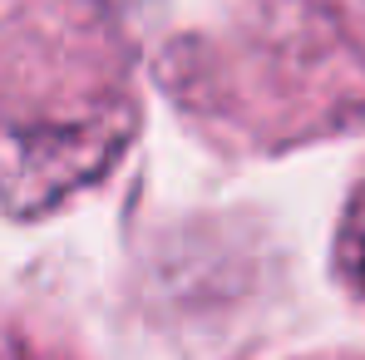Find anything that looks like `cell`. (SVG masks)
I'll return each instance as SVG.
<instances>
[{
	"instance_id": "6da1fadb",
	"label": "cell",
	"mask_w": 365,
	"mask_h": 360,
	"mask_svg": "<svg viewBox=\"0 0 365 360\" xmlns=\"http://www.w3.org/2000/svg\"><path fill=\"white\" fill-rule=\"evenodd\" d=\"M336 267H341L351 297L365 306V178L356 182L346 217H341V232H336Z\"/></svg>"
},
{
	"instance_id": "7a4b0ae2",
	"label": "cell",
	"mask_w": 365,
	"mask_h": 360,
	"mask_svg": "<svg viewBox=\"0 0 365 360\" xmlns=\"http://www.w3.org/2000/svg\"><path fill=\"white\" fill-rule=\"evenodd\" d=\"M0 360H69V356H64V351H55L50 341L30 336L25 326L0 321Z\"/></svg>"
},
{
	"instance_id": "3957f363",
	"label": "cell",
	"mask_w": 365,
	"mask_h": 360,
	"mask_svg": "<svg viewBox=\"0 0 365 360\" xmlns=\"http://www.w3.org/2000/svg\"><path fill=\"white\" fill-rule=\"evenodd\" d=\"M311 360H356V356H311Z\"/></svg>"
}]
</instances>
